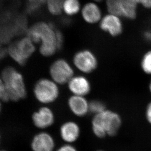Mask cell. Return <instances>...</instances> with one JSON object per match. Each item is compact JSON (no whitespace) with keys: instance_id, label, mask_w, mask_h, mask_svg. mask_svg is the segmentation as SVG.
Segmentation results:
<instances>
[{"instance_id":"cell-10","label":"cell","mask_w":151,"mask_h":151,"mask_svg":"<svg viewBox=\"0 0 151 151\" xmlns=\"http://www.w3.org/2000/svg\"><path fill=\"white\" fill-rule=\"evenodd\" d=\"M32 120L36 128L44 131L53 125L55 121V115L49 106H44L34 112Z\"/></svg>"},{"instance_id":"cell-2","label":"cell","mask_w":151,"mask_h":151,"mask_svg":"<svg viewBox=\"0 0 151 151\" xmlns=\"http://www.w3.org/2000/svg\"><path fill=\"white\" fill-rule=\"evenodd\" d=\"M93 134L99 138L114 137L118 134L122 124L120 115L115 111L107 109L103 112L94 115L91 120Z\"/></svg>"},{"instance_id":"cell-24","label":"cell","mask_w":151,"mask_h":151,"mask_svg":"<svg viewBox=\"0 0 151 151\" xmlns=\"http://www.w3.org/2000/svg\"><path fill=\"white\" fill-rule=\"evenodd\" d=\"M145 117L147 122L151 125V102L149 103L146 108Z\"/></svg>"},{"instance_id":"cell-6","label":"cell","mask_w":151,"mask_h":151,"mask_svg":"<svg viewBox=\"0 0 151 151\" xmlns=\"http://www.w3.org/2000/svg\"><path fill=\"white\" fill-rule=\"evenodd\" d=\"M72 63L81 74L87 76L94 73L98 68L99 60L96 54L88 49H83L74 54Z\"/></svg>"},{"instance_id":"cell-30","label":"cell","mask_w":151,"mask_h":151,"mask_svg":"<svg viewBox=\"0 0 151 151\" xmlns=\"http://www.w3.org/2000/svg\"><path fill=\"white\" fill-rule=\"evenodd\" d=\"M1 103L0 102V114H1Z\"/></svg>"},{"instance_id":"cell-3","label":"cell","mask_w":151,"mask_h":151,"mask_svg":"<svg viewBox=\"0 0 151 151\" xmlns=\"http://www.w3.org/2000/svg\"><path fill=\"white\" fill-rule=\"evenodd\" d=\"M1 77L9 100L18 102L26 97L27 90L24 78L16 68L12 66L5 67L1 72Z\"/></svg>"},{"instance_id":"cell-13","label":"cell","mask_w":151,"mask_h":151,"mask_svg":"<svg viewBox=\"0 0 151 151\" xmlns=\"http://www.w3.org/2000/svg\"><path fill=\"white\" fill-rule=\"evenodd\" d=\"M59 132L60 138L64 142L72 144L80 137L81 129L77 122L75 121L68 120L61 124Z\"/></svg>"},{"instance_id":"cell-18","label":"cell","mask_w":151,"mask_h":151,"mask_svg":"<svg viewBox=\"0 0 151 151\" xmlns=\"http://www.w3.org/2000/svg\"><path fill=\"white\" fill-rule=\"evenodd\" d=\"M64 0H47L48 10L52 14L58 15L63 12V4Z\"/></svg>"},{"instance_id":"cell-33","label":"cell","mask_w":151,"mask_h":151,"mask_svg":"<svg viewBox=\"0 0 151 151\" xmlns=\"http://www.w3.org/2000/svg\"><path fill=\"white\" fill-rule=\"evenodd\" d=\"M104 151V150H97V151Z\"/></svg>"},{"instance_id":"cell-32","label":"cell","mask_w":151,"mask_h":151,"mask_svg":"<svg viewBox=\"0 0 151 151\" xmlns=\"http://www.w3.org/2000/svg\"><path fill=\"white\" fill-rule=\"evenodd\" d=\"M0 151H7L6 150H0Z\"/></svg>"},{"instance_id":"cell-25","label":"cell","mask_w":151,"mask_h":151,"mask_svg":"<svg viewBox=\"0 0 151 151\" xmlns=\"http://www.w3.org/2000/svg\"><path fill=\"white\" fill-rule=\"evenodd\" d=\"M137 1L146 9H151V0H137Z\"/></svg>"},{"instance_id":"cell-9","label":"cell","mask_w":151,"mask_h":151,"mask_svg":"<svg viewBox=\"0 0 151 151\" xmlns=\"http://www.w3.org/2000/svg\"><path fill=\"white\" fill-rule=\"evenodd\" d=\"M99 27L104 32L111 37H119L123 32V24L120 17L109 13L102 17Z\"/></svg>"},{"instance_id":"cell-16","label":"cell","mask_w":151,"mask_h":151,"mask_svg":"<svg viewBox=\"0 0 151 151\" xmlns=\"http://www.w3.org/2000/svg\"><path fill=\"white\" fill-rule=\"evenodd\" d=\"M79 0H64L63 4V12L68 17L74 16L81 10Z\"/></svg>"},{"instance_id":"cell-14","label":"cell","mask_w":151,"mask_h":151,"mask_svg":"<svg viewBox=\"0 0 151 151\" xmlns=\"http://www.w3.org/2000/svg\"><path fill=\"white\" fill-rule=\"evenodd\" d=\"M81 11L83 20L89 24L99 23L103 17L100 7L95 1L86 3Z\"/></svg>"},{"instance_id":"cell-15","label":"cell","mask_w":151,"mask_h":151,"mask_svg":"<svg viewBox=\"0 0 151 151\" xmlns=\"http://www.w3.org/2000/svg\"><path fill=\"white\" fill-rule=\"evenodd\" d=\"M121 17L133 20L137 17V0H120Z\"/></svg>"},{"instance_id":"cell-26","label":"cell","mask_w":151,"mask_h":151,"mask_svg":"<svg viewBox=\"0 0 151 151\" xmlns=\"http://www.w3.org/2000/svg\"><path fill=\"white\" fill-rule=\"evenodd\" d=\"M143 37L147 41L151 42V28L144 32L143 33Z\"/></svg>"},{"instance_id":"cell-22","label":"cell","mask_w":151,"mask_h":151,"mask_svg":"<svg viewBox=\"0 0 151 151\" xmlns=\"http://www.w3.org/2000/svg\"><path fill=\"white\" fill-rule=\"evenodd\" d=\"M0 101L4 102H7L10 101L1 75H0Z\"/></svg>"},{"instance_id":"cell-4","label":"cell","mask_w":151,"mask_h":151,"mask_svg":"<svg viewBox=\"0 0 151 151\" xmlns=\"http://www.w3.org/2000/svg\"><path fill=\"white\" fill-rule=\"evenodd\" d=\"M60 86L51 78H40L34 85V96L38 102L44 106L54 103L60 97Z\"/></svg>"},{"instance_id":"cell-7","label":"cell","mask_w":151,"mask_h":151,"mask_svg":"<svg viewBox=\"0 0 151 151\" xmlns=\"http://www.w3.org/2000/svg\"><path fill=\"white\" fill-rule=\"evenodd\" d=\"M50 77L59 86L66 85L76 74L75 69L72 63L64 58L55 60L50 66Z\"/></svg>"},{"instance_id":"cell-1","label":"cell","mask_w":151,"mask_h":151,"mask_svg":"<svg viewBox=\"0 0 151 151\" xmlns=\"http://www.w3.org/2000/svg\"><path fill=\"white\" fill-rule=\"evenodd\" d=\"M57 31L52 24L38 22L28 29L27 35L35 43L39 44L40 54L49 58L60 50Z\"/></svg>"},{"instance_id":"cell-20","label":"cell","mask_w":151,"mask_h":151,"mask_svg":"<svg viewBox=\"0 0 151 151\" xmlns=\"http://www.w3.org/2000/svg\"><path fill=\"white\" fill-rule=\"evenodd\" d=\"M106 4L109 13L121 17L120 0H106Z\"/></svg>"},{"instance_id":"cell-28","label":"cell","mask_w":151,"mask_h":151,"mask_svg":"<svg viewBox=\"0 0 151 151\" xmlns=\"http://www.w3.org/2000/svg\"><path fill=\"white\" fill-rule=\"evenodd\" d=\"M149 91L151 94V80L150 81V83H149Z\"/></svg>"},{"instance_id":"cell-21","label":"cell","mask_w":151,"mask_h":151,"mask_svg":"<svg viewBox=\"0 0 151 151\" xmlns=\"http://www.w3.org/2000/svg\"><path fill=\"white\" fill-rule=\"evenodd\" d=\"M41 4L39 0H28L26 7L27 13L29 14L37 13L40 8Z\"/></svg>"},{"instance_id":"cell-19","label":"cell","mask_w":151,"mask_h":151,"mask_svg":"<svg viewBox=\"0 0 151 151\" xmlns=\"http://www.w3.org/2000/svg\"><path fill=\"white\" fill-rule=\"evenodd\" d=\"M106 109V105L102 101L94 99L89 101V112L93 115L99 114Z\"/></svg>"},{"instance_id":"cell-12","label":"cell","mask_w":151,"mask_h":151,"mask_svg":"<svg viewBox=\"0 0 151 151\" xmlns=\"http://www.w3.org/2000/svg\"><path fill=\"white\" fill-rule=\"evenodd\" d=\"M67 107L72 114L77 117H83L89 112V101L86 97L71 95L67 101Z\"/></svg>"},{"instance_id":"cell-31","label":"cell","mask_w":151,"mask_h":151,"mask_svg":"<svg viewBox=\"0 0 151 151\" xmlns=\"http://www.w3.org/2000/svg\"><path fill=\"white\" fill-rule=\"evenodd\" d=\"M1 134H0V144H1Z\"/></svg>"},{"instance_id":"cell-8","label":"cell","mask_w":151,"mask_h":151,"mask_svg":"<svg viewBox=\"0 0 151 151\" xmlns=\"http://www.w3.org/2000/svg\"><path fill=\"white\" fill-rule=\"evenodd\" d=\"M67 88L71 95L77 96H88L91 92L92 84L87 76L75 75L67 83Z\"/></svg>"},{"instance_id":"cell-23","label":"cell","mask_w":151,"mask_h":151,"mask_svg":"<svg viewBox=\"0 0 151 151\" xmlns=\"http://www.w3.org/2000/svg\"><path fill=\"white\" fill-rule=\"evenodd\" d=\"M55 151H78V150L72 144L65 143L60 146Z\"/></svg>"},{"instance_id":"cell-17","label":"cell","mask_w":151,"mask_h":151,"mask_svg":"<svg viewBox=\"0 0 151 151\" xmlns=\"http://www.w3.org/2000/svg\"><path fill=\"white\" fill-rule=\"evenodd\" d=\"M140 67L143 73L151 76V50L143 54L140 61Z\"/></svg>"},{"instance_id":"cell-5","label":"cell","mask_w":151,"mask_h":151,"mask_svg":"<svg viewBox=\"0 0 151 151\" xmlns=\"http://www.w3.org/2000/svg\"><path fill=\"white\" fill-rule=\"evenodd\" d=\"M35 43L28 36L15 41L9 46L7 52L19 65L23 66L35 52Z\"/></svg>"},{"instance_id":"cell-29","label":"cell","mask_w":151,"mask_h":151,"mask_svg":"<svg viewBox=\"0 0 151 151\" xmlns=\"http://www.w3.org/2000/svg\"><path fill=\"white\" fill-rule=\"evenodd\" d=\"M92 1L95 2H99V1H102V0H92Z\"/></svg>"},{"instance_id":"cell-11","label":"cell","mask_w":151,"mask_h":151,"mask_svg":"<svg viewBox=\"0 0 151 151\" xmlns=\"http://www.w3.org/2000/svg\"><path fill=\"white\" fill-rule=\"evenodd\" d=\"M30 147L32 151H54L55 140L49 132L41 131L32 137Z\"/></svg>"},{"instance_id":"cell-27","label":"cell","mask_w":151,"mask_h":151,"mask_svg":"<svg viewBox=\"0 0 151 151\" xmlns=\"http://www.w3.org/2000/svg\"><path fill=\"white\" fill-rule=\"evenodd\" d=\"M6 52L4 50L1 49V47L0 46V60L3 58V57H4V55H6Z\"/></svg>"}]
</instances>
